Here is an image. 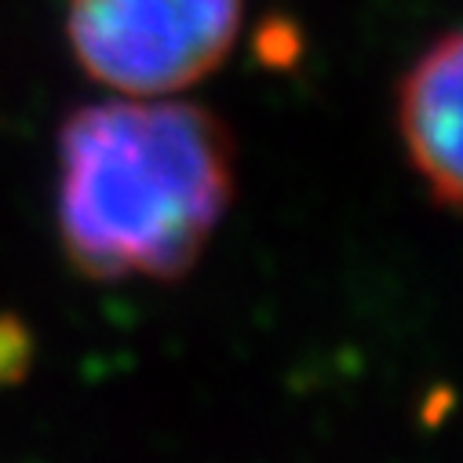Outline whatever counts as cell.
Instances as JSON below:
<instances>
[{
  "label": "cell",
  "mask_w": 463,
  "mask_h": 463,
  "mask_svg": "<svg viewBox=\"0 0 463 463\" xmlns=\"http://www.w3.org/2000/svg\"><path fill=\"white\" fill-rule=\"evenodd\" d=\"M463 37L441 33L398 80V132L412 172L434 204L456 212L463 194L459 109H463Z\"/></svg>",
  "instance_id": "3957f363"
},
{
  "label": "cell",
  "mask_w": 463,
  "mask_h": 463,
  "mask_svg": "<svg viewBox=\"0 0 463 463\" xmlns=\"http://www.w3.org/2000/svg\"><path fill=\"white\" fill-rule=\"evenodd\" d=\"M33 358H37L33 328L19 314L0 310V391H12L19 383H26Z\"/></svg>",
  "instance_id": "277c9868"
},
{
  "label": "cell",
  "mask_w": 463,
  "mask_h": 463,
  "mask_svg": "<svg viewBox=\"0 0 463 463\" xmlns=\"http://www.w3.org/2000/svg\"><path fill=\"white\" fill-rule=\"evenodd\" d=\"M241 15L245 0H66V41L91 80L157 99L215 73Z\"/></svg>",
  "instance_id": "7a4b0ae2"
},
{
  "label": "cell",
  "mask_w": 463,
  "mask_h": 463,
  "mask_svg": "<svg viewBox=\"0 0 463 463\" xmlns=\"http://www.w3.org/2000/svg\"><path fill=\"white\" fill-rule=\"evenodd\" d=\"M256 62H263L267 70H292L299 59H303V30L285 19V15H270L260 23L256 30Z\"/></svg>",
  "instance_id": "5b68a950"
},
{
  "label": "cell",
  "mask_w": 463,
  "mask_h": 463,
  "mask_svg": "<svg viewBox=\"0 0 463 463\" xmlns=\"http://www.w3.org/2000/svg\"><path fill=\"white\" fill-rule=\"evenodd\" d=\"M234 183V136L212 109L161 95L80 106L59 128V245L91 281H179Z\"/></svg>",
  "instance_id": "6da1fadb"
}]
</instances>
